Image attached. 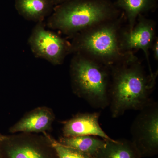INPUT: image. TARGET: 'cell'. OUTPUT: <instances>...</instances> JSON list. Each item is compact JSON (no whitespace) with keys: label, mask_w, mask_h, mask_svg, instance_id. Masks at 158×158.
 <instances>
[{"label":"cell","mask_w":158,"mask_h":158,"mask_svg":"<svg viewBox=\"0 0 158 158\" xmlns=\"http://www.w3.org/2000/svg\"><path fill=\"white\" fill-rule=\"evenodd\" d=\"M28 43L34 56L55 65H62L71 54L70 42L59 34L46 30L44 22L37 23Z\"/></svg>","instance_id":"7"},{"label":"cell","mask_w":158,"mask_h":158,"mask_svg":"<svg viewBox=\"0 0 158 158\" xmlns=\"http://www.w3.org/2000/svg\"><path fill=\"white\" fill-rule=\"evenodd\" d=\"M52 3L53 4L54 6H58V5H61L62 3L67 2L69 0H50Z\"/></svg>","instance_id":"17"},{"label":"cell","mask_w":158,"mask_h":158,"mask_svg":"<svg viewBox=\"0 0 158 158\" xmlns=\"http://www.w3.org/2000/svg\"><path fill=\"white\" fill-rule=\"evenodd\" d=\"M50 0H15V7L25 19L36 23L44 22L53 11Z\"/></svg>","instance_id":"11"},{"label":"cell","mask_w":158,"mask_h":158,"mask_svg":"<svg viewBox=\"0 0 158 158\" xmlns=\"http://www.w3.org/2000/svg\"><path fill=\"white\" fill-rule=\"evenodd\" d=\"M157 3V0H116L114 2L116 8L124 14L129 31L132 30L138 16L152 11Z\"/></svg>","instance_id":"12"},{"label":"cell","mask_w":158,"mask_h":158,"mask_svg":"<svg viewBox=\"0 0 158 158\" xmlns=\"http://www.w3.org/2000/svg\"><path fill=\"white\" fill-rule=\"evenodd\" d=\"M0 158H2V157H1V149H0Z\"/></svg>","instance_id":"19"},{"label":"cell","mask_w":158,"mask_h":158,"mask_svg":"<svg viewBox=\"0 0 158 158\" xmlns=\"http://www.w3.org/2000/svg\"><path fill=\"white\" fill-rule=\"evenodd\" d=\"M55 119L53 111L47 107H39L27 113L9 129L11 134L19 133L39 134L51 129Z\"/></svg>","instance_id":"10"},{"label":"cell","mask_w":158,"mask_h":158,"mask_svg":"<svg viewBox=\"0 0 158 158\" xmlns=\"http://www.w3.org/2000/svg\"><path fill=\"white\" fill-rule=\"evenodd\" d=\"M106 141L96 136L85 135L59 138L61 144L94 157L106 144Z\"/></svg>","instance_id":"14"},{"label":"cell","mask_w":158,"mask_h":158,"mask_svg":"<svg viewBox=\"0 0 158 158\" xmlns=\"http://www.w3.org/2000/svg\"><path fill=\"white\" fill-rule=\"evenodd\" d=\"M153 55L154 59L156 61L158 60V38L157 37L156 38L153 44L152 47Z\"/></svg>","instance_id":"16"},{"label":"cell","mask_w":158,"mask_h":158,"mask_svg":"<svg viewBox=\"0 0 158 158\" xmlns=\"http://www.w3.org/2000/svg\"><path fill=\"white\" fill-rule=\"evenodd\" d=\"M121 12L110 0H69L54 8L47 26L72 37Z\"/></svg>","instance_id":"3"},{"label":"cell","mask_w":158,"mask_h":158,"mask_svg":"<svg viewBox=\"0 0 158 158\" xmlns=\"http://www.w3.org/2000/svg\"><path fill=\"white\" fill-rule=\"evenodd\" d=\"M69 73L72 90L76 95L94 108L109 106L110 67L81 54H74Z\"/></svg>","instance_id":"4"},{"label":"cell","mask_w":158,"mask_h":158,"mask_svg":"<svg viewBox=\"0 0 158 158\" xmlns=\"http://www.w3.org/2000/svg\"><path fill=\"white\" fill-rule=\"evenodd\" d=\"M55 148L59 158H94L92 156L63 145L47 132L43 133Z\"/></svg>","instance_id":"15"},{"label":"cell","mask_w":158,"mask_h":158,"mask_svg":"<svg viewBox=\"0 0 158 158\" xmlns=\"http://www.w3.org/2000/svg\"><path fill=\"white\" fill-rule=\"evenodd\" d=\"M94 158H141L132 142L130 140H106Z\"/></svg>","instance_id":"13"},{"label":"cell","mask_w":158,"mask_h":158,"mask_svg":"<svg viewBox=\"0 0 158 158\" xmlns=\"http://www.w3.org/2000/svg\"><path fill=\"white\" fill-rule=\"evenodd\" d=\"M2 158H59L44 135L19 133L5 135L0 140Z\"/></svg>","instance_id":"5"},{"label":"cell","mask_w":158,"mask_h":158,"mask_svg":"<svg viewBox=\"0 0 158 158\" xmlns=\"http://www.w3.org/2000/svg\"><path fill=\"white\" fill-rule=\"evenodd\" d=\"M100 116L99 112L78 113L63 123V137L90 135L112 140L101 127L99 122Z\"/></svg>","instance_id":"9"},{"label":"cell","mask_w":158,"mask_h":158,"mask_svg":"<svg viewBox=\"0 0 158 158\" xmlns=\"http://www.w3.org/2000/svg\"><path fill=\"white\" fill-rule=\"evenodd\" d=\"M131 128V142L141 158L158 153V105L151 101L141 110Z\"/></svg>","instance_id":"6"},{"label":"cell","mask_w":158,"mask_h":158,"mask_svg":"<svg viewBox=\"0 0 158 158\" xmlns=\"http://www.w3.org/2000/svg\"><path fill=\"white\" fill-rule=\"evenodd\" d=\"M156 23L147 18L143 15H139L131 31L123 29L121 35L123 48L127 52H134L135 50H141L144 52L151 69L149 59V50L156 38Z\"/></svg>","instance_id":"8"},{"label":"cell","mask_w":158,"mask_h":158,"mask_svg":"<svg viewBox=\"0 0 158 158\" xmlns=\"http://www.w3.org/2000/svg\"><path fill=\"white\" fill-rule=\"evenodd\" d=\"M110 69L112 117L118 118L128 110H140L151 101L157 71L148 74L135 56Z\"/></svg>","instance_id":"1"},{"label":"cell","mask_w":158,"mask_h":158,"mask_svg":"<svg viewBox=\"0 0 158 158\" xmlns=\"http://www.w3.org/2000/svg\"><path fill=\"white\" fill-rule=\"evenodd\" d=\"M4 137H5V135L0 133V140H2L4 138Z\"/></svg>","instance_id":"18"},{"label":"cell","mask_w":158,"mask_h":158,"mask_svg":"<svg viewBox=\"0 0 158 158\" xmlns=\"http://www.w3.org/2000/svg\"><path fill=\"white\" fill-rule=\"evenodd\" d=\"M123 12L113 19L102 23L72 37L71 53L80 54L108 67H113L132 58V52H127L121 45Z\"/></svg>","instance_id":"2"}]
</instances>
